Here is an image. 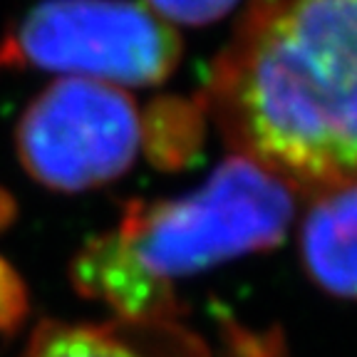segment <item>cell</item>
Listing matches in <instances>:
<instances>
[{"instance_id":"cell-1","label":"cell","mask_w":357,"mask_h":357,"mask_svg":"<svg viewBox=\"0 0 357 357\" xmlns=\"http://www.w3.org/2000/svg\"><path fill=\"white\" fill-rule=\"evenodd\" d=\"M204 107L231 151L296 194L357 181V0H253Z\"/></svg>"},{"instance_id":"cell-2","label":"cell","mask_w":357,"mask_h":357,"mask_svg":"<svg viewBox=\"0 0 357 357\" xmlns=\"http://www.w3.org/2000/svg\"><path fill=\"white\" fill-rule=\"evenodd\" d=\"M296 196L273 174L234 154L194 194L129 204L117 229L82 248L75 285L132 323H174V285L278 245L296 216Z\"/></svg>"},{"instance_id":"cell-5","label":"cell","mask_w":357,"mask_h":357,"mask_svg":"<svg viewBox=\"0 0 357 357\" xmlns=\"http://www.w3.org/2000/svg\"><path fill=\"white\" fill-rule=\"evenodd\" d=\"M301 263L323 293L357 301V181L310 194L301 221Z\"/></svg>"},{"instance_id":"cell-4","label":"cell","mask_w":357,"mask_h":357,"mask_svg":"<svg viewBox=\"0 0 357 357\" xmlns=\"http://www.w3.org/2000/svg\"><path fill=\"white\" fill-rule=\"evenodd\" d=\"M144 119L127 89L60 77L35 97L17 127L22 167L57 191L122 176L139 154Z\"/></svg>"},{"instance_id":"cell-7","label":"cell","mask_w":357,"mask_h":357,"mask_svg":"<svg viewBox=\"0 0 357 357\" xmlns=\"http://www.w3.org/2000/svg\"><path fill=\"white\" fill-rule=\"evenodd\" d=\"M238 0H146V8L162 20L181 25H208L223 17Z\"/></svg>"},{"instance_id":"cell-3","label":"cell","mask_w":357,"mask_h":357,"mask_svg":"<svg viewBox=\"0 0 357 357\" xmlns=\"http://www.w3.org/2000/svg\"><path fill=\"white\" fill-rule=\"evenodd\" d=\"M178 55L172 25L132 0H47L0 40V70L35 67L122 89L167 79Z\"/></svg>"},{"instance_id":"cell-6","label":"cell","mask_w":357,"mask_h":357,"mask_svg":"<svg viewBox=\"0 0 357 357\" xmlns=\"http://www.w3.org/2000/svg\"><path fill=\"white\" fill-rule=\"evenodd\" d=\"M22 357H156L129 345L117 333L82 325L45 323Z\"/></svg>"}]
</instances>
